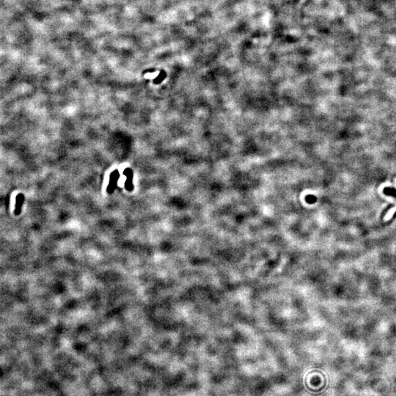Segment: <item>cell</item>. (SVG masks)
Segmentation results:
<instances>
[{
  "instance_id": "6da1fadb",
  "label": "cell",
  "mask_w": 396,
  "mask_h": 396,
  "mask_svg": "<svg viewBox=\"0 0 396 396\" xmlns=\"http://www.w3.org/2000/svg\"><path fill=\"white\" fill-rule=\"evenodd\" d=\"M395 211H396V206H395V208H393V209H392L390 210V212L388 213L387 215H386V217H385V220H387V219H390V217H392V215H393V213L395 212Z\"/></svg>"
},
{
  "instance_id": "7a4b0ae2",
  "label": "cell",
  "mask_w": 396,
  "mask_h": 396,
  "mask_svg": "<svg viewBox=\"0 0 396 396\" xmlns=\"http://www.w3.org/2000/svg\"><path fill=\"white\" fill-rule=\"evenodd\" d=\"M395 181H396V179H395Z\"/></svg>"
}]
</instances>
